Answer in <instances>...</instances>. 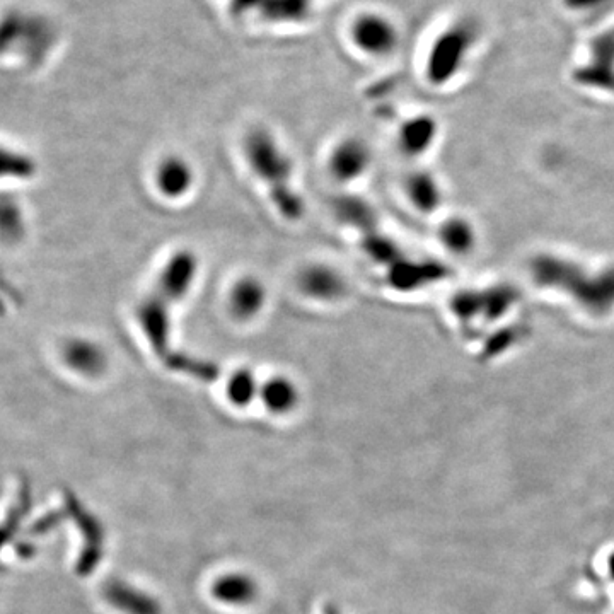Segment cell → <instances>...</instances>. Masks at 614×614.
Instances as JSON below:
<instances>
[{"instance_id": "1", "label": "cell", "mask_w": 614, "mask_h": 614, "mask_svg": "<svg viewBox=\"0 0 614 614\" xmlns=\"http://www.w3.org/2000/svg\"><path fill=\"white\" fill-rule=\"evenodd\" d=\"M202 261L190 248L173 251L159 267L151 285L135 307V323L154 359L168 371L212 383L219 379V367L209 360L188 357L173 345L174 313L192 294Z\"/></svg>"}, {"instance_id": "2", "label": "cell", "mask_w": 614, "mask_h": 614, "mask_svg": "<svg viewBox=\"0 0 614 614\" xmlns=\"http://www.w3.org/2000/svg\"><path fill=\"white\" fill-rule=\"evenodd\" d=\"M244 166L272 203L275 212L287 222H301L306 202L297 185L296 161L284 140L268 127H251L239 142Z\"/></svg>"}, {"instance_id": "3", "label": "cell", "mask_w": 614, "mask_h": 614, "mask_svg": "<svg viewBox=\"0 0 614 614\" xmlns=\"http://www.w3.org/2000/svg\"><path fill=\"white\" fill-rule=\"evenodd\" d=\"M531 272L541 284L560 285L558 289L567 290L575 299L582 289L580 285H587L594 297L596 313H604L614 306V270L591 275L579 265L568 263L565 258L543 255L536 258Z\"/></svg>"}, {"instance_id": "4", "label": "cell", "mask_w": 614, "mask_h": 614, "mask_svg": "<svg viewBox=\"0 0 614 614\" xmlns=\"http://www.w3.org/2000/svg\"><path fill=\"white\" fill-rule=\"evenodd\" d=\"M197 180V169L192 161L174 152L161 157L152 168V190L164 202L180 203L192 197Z\"/></svg>"}, {"instance_id": "5", "label": "cell", "mask_w": 614, "mask_h": 614, "mask_svg": "<svg viewBox=\"0 0 614 614\" xmlns=\"http://www.w3.org/2000/svg\"><path fill=\"white\" fill-rule=\"evenodd\" d=\"M58 355L67 371L84 379H99L110 369L108 348L93 336L72 335L65 338L58 348Z\"/></svg>"}, {"instance_id": "6", "label": "cell", "mask_w": 614, "mask_h": 614, "mask_svg": "<svg viewBox=\"0 0 614 614\" xmlns=\"http://www.w3.org/2000/svg\"><path fill=\"white\" fill-rule=\"evenodd\" d=\"M301 296L316 304H336L348 294V282L338 268L326 261H309L296 275Z\"/></svg>"}, {"instance_id": "7", "label": "cell", "mask_w": 614, "mask_h": 614, "mask_svg": "<svg viewBox=\"0 0 614 614\" xmlns=\"http://www.w3.org/2000/svg\"><path fill=\"white\" fill-rule=\"evenodd\" d=\"M268 299L267 284L255 273H244L227 287V314L239 325H250L267 311Z\"/></svg>"}, {"instance_id": "8", "label": "cell", "mask_w": 614, "mask_h": 614, "mask_svg": "<svg viewBox=\"0 0 614 614\" xmlns=\"http://www.w3.org/2000/svg\"><path fill=\"white\" fill-rule=\"evenodd\" d=\"M372 164L371 147L360 137H342L331 145L326 169L338 185H352L364 176Z\"/></svg>"}, {"instance_id": "9", "label": "cell", "mask_w": 614, "mask_h": 614, "mask_svg": "<svg viewBox=\"0 0 614 614\" xmlns=\"http://www.w3.org/2000/svg\"><path fill=\"white\" fill-rule=\"evenodd\" d=\"M64 500V509L67 510V516L76 522L77 528L84 536V548H82L79 560H77L76 570L77 574L87 577L99 567L101 558H103L105 531H103V526L99 524L98 519L84 505H81L76 495L70 490H65Z\"/></svg>"}, {"instance_id": "10", "label": "cell", "mask_w": 614, "mask_h": 614, "mask_svg": "<svg viewBox=\"0 0 614 614\" xmlns=\"http://www.w3.org/2000/svg\"><path fill=\"white\" fill-rule=\"evenodd\" d=\"M352 41L367 57H388L400 45V31L391 19L371 12L355 21Z\"/></svg>"}, {"instance_id": "11", "label": "cell", "mask_w": 614, "mask_h": 614, "mask_svg": "<svg viewBox=\"0 0 614 614\" xmlns=\"http://www.w3.org/2000/svg\"><path fill=\"white\" fill-rule=\"evenodd\" d=\"M471 36L468 29H452L451 33L441 36L439 43H435L430 57V77L442 84L447 77L458 72L461 60L470 52Z\"/></svg>"}, {"instance_id": "12", "label": "cell", "mask_w": 614, "mask_h": 614, "mask_svg": "<svg viewBox=\"0 0 614 614\" xmlns=\"http://www.w3.org/2000/svg\"><path fill=\"white\" fill-rule=\"evenodd\" d=\"M103 596L113 608L125 614H161V604L154 597L135 589L123 580L111 579L103 586Z\"/></svg>"}, {"instance_id": "13", "label": "cell", "mask_w": 614, "mask_h": 614, "mask_svg": "<svg viewBox=\"0 0 614 614\" xmlns=\"http://www.w3.org/2000/svg\"><path fill=\"white\" fill-rule=\"evenodd\" d=\"M260 400L273 415H287L296 410L301 393L294 379L285 374H273L261 381Z\"/></svg>"}, {"instance_id": "14", "label": "cell", "mask_w": 614, "mask_h": 614, "mask_svg": "<svg viewBox=\"0 0 614 614\" xmlns=\"http://www.w3.org/2000/svg\"><path fill=\"white\" fill-rule=\"evenodd\" d=\"M212 594L221 603L246 606V604L253 603V599L258 594V587H256L255 580L248 575L229 574L215 580Z\"/></svg>"}, {"instance_id": "15", "label": "cell", "mask_w": 614, "mask_h": 614, "mask_svg": "<svg viewBox=\"0 0 614 614\" xmlns=\"http://www.w3.org/2000/svg\"><path fill=\"white\" fill-rule=\"evenodd\" d=\"M261 381L250 367H238L226 381V396L231 405L244 408L260 398Z\"/></svg>"}, {"instance_id": "16", "label": "cell", "mask_w": 614, "mask_h": 614, "mask_svg": "<svg viewBox=\"0 0 614 614\" xmlns=\"http://www.w3.org/2000/svg\"><path fill=\"white\" fill-rule=\"evenodd\" d=\"M405 190L413 207L422 212H432L441 205V188L434 180V176L423 171L408 176Z\"/></svg>"}, {"instance_id": "17", "label": "cell", "mask_w": 614, "mask_h": 614, "mask_svg": "<svg viewBox=\"0 0 614 614\" xmlns=\"http://www.w3.org/2000/svg\"><path fill=\"white\" fill-rule=\"evenodd\" d=\"M435 132H437V127L427 116L410 120L405 123V127L401 128V149L408 156H418L434 142Z\"/></svg>"}, {"instance_id": "18", "label": "cell", "mask_w": 614, "mask_h": 614, "mask_svg": "<svg viewBox=\"0 0 614 614\" xmlns=\"http://www.w3.org/2000/svg\"><path fill=\"white\" fill-rule=\"evenodd\" d=\"M442 243L446 248L456 255H466L475 248L476 234L470 222L464 221L461 217H454L442 226Z\"/></svg>"}, {"instance_id": "19", "label": "cell", "mask_w": 614, "mask_h": 614, "mask_svg": "<svg viewBox=\"0 0 614 614\" xmlns=\"http://www.w3.org/2000/svg\"><path fill=\"white\" fill-rule=\"evenodd\" d=\"M29 509H31V490H29L28 483H24L21 490H19L18 500L16 505L12 507L9 516H7L6 524H4V543H9L12 536L18 533L21 524H23L24 517L28 516Z\"/></svg>"}, {"instance_id": "20", "label": "cell", "mask_w": 614, "mask_h": 614, "mask_svg": "<svg viewBox=\"0 0 614 614\" xmlns=\"http://www.w3.org/2000/svg\"><path fill=\"white\" fill-rule=\"evenodd\" d=\"M24 219L19 209L18 203H9L4 200L2 203V232H4V238L12 239L16 238L18 234L23 231Z\"/></svg>"}, {"instance_id": "21", "label": "cell", "mask_w": 614, "mask_h": 614, "mask_svg": "<svg viewBox=\"0 0 614 614\" xmlns=\"http://www.w3.org/2000/svg\"><path fill=\"white\" fill-rule=\"evenodd\" d=\"M65 517H69L65 509L50 510L48 514L40 517V519H36L29 526L28 534L29 536H47V534L52 533L53 529H57L65 521Z\"/></svg>"}, {"instance_id": "22", "label": "cell", "mask_w": 614, "mask_h": 614, "mask_svg": "<svg viewBox=\"0 0 614 614\" xmlns=\"http://www.w3.org/2000/svg\"><path fill=\"white\" fill-rule=\"evenodd\" d=\"M562 4L567 11L574 12L575 16H594L611 6L613 0H562Z\"/></svg>"}, {"instance_id": "23", "label": "cell", "mask_w": 614, "mask_h": 614, "mask_svg": "<svg viewBox=\"0 0 614 614\" xmlns=\"http://www.w3.org/2000/svg\"><path fill=\"white\" fill-rule=\"evenodd\" d=\"M6 152L7 156L12 157V163H4V173H7L9 169H12V176L14 180H29L31 174L35 173V163L29 159L28 156H24L19 151Z\"/></svg>"}, {"instance_id": "24", "label": "cell", "mask_w": 614, "mask_h": 614, "mask_svg": "<svg viewBox=\"0 0 614 614\" xmlns=\"http://www.w3.org/2000/svg\"><path fill=\"white\" fill-rule=\"evenodd\" d=\"M16 550H18V555L21 558H31L35 555V545L33 543H26V541L19 543Z\"/></svg>"}, {"instance_id": "25", "label": "cell", "mask_w": 614, "mask_h": 614, "mask_svg": "<svg viewBox=\"0 0 614 614\" xmlns=\"http://www.w3.org/2000/svg\"><path fill=\"white\" fill-rule=\"evenodd\" d=\"M325 614H338V611L333 606H326Z\"/></svg>"}]
</instances>
